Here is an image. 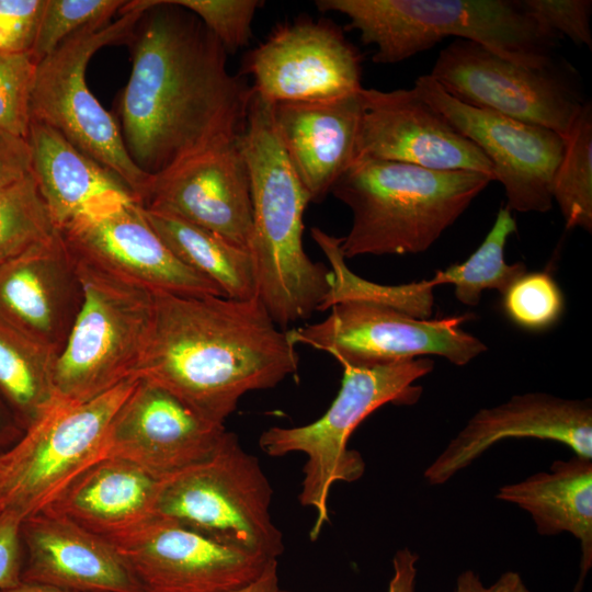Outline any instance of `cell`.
<instances>
[{"label":"cell","instance_id":"38","mask_svg":"<svg viewBox=\"0 0 592 592\" xmlns=\"http://www.w3.org/2000/svg\"><path fill=\"white\" fill-rule=\"evenodd\" d=\"M46 0H0V53L32 54Z\"/></svg>","mask_w":592,"mask_h":592},{"label":"cell","instance_id":"42","mask_svg":"<svg viewBox=\"0 0 592 592\" xmlns=\"http://www.w3.org/2000/svg\"><path fill=\"white\" fill-rule=\"evenodd\" d=\"M419 556L405 547L392 558V576L387 592H414Z\"/></svg>","mask_w":592,"mask_h":592},{"label":"cell","instance_id":"13","mask_svg":"<svg viewBox=\"0 0 592 592\" xmlns=\"http://www.w3.org/2000/svg\"><path fill=\"white\" fill-rule=\"evenodd\" d=\"M57 230L76 260L152 292L225 296L168 249L132 197L101 202Z\"/></svg>","mask_w":592,"mask_h":592},{"label":"cell","instance_id":"44","mask_svg":"<svg viewBox=\"0 0 592 592\" xmlns=\"http://www.w3.org/2000/svg\"><path fill=\"white\" fill-rule=\"evenodd\" d=\"M234 592H282L280 589L277 559L271 560L255 581Z\"/></svg>","mask_w":592,"mask_h":592},{"label":"cell","instance_id":"14","mask_svg":"<svg viewBox=\"0 0 592 592\" xmlns=\"http://www.w3.org/2000/svg\"><path fill=\"white\" fill-rule=\"evenodd\" d=\"M413 88L488 158L511 212L545 213L551 208L553 177L565 147L559 134L465 104L430 75L420 76Z\"/></svg>","mask_w":592,"mask_h":592},{"label":"cell","instance_id":"21","mask_svg":"<svg viewBox=\"0 0 592 592\" xmlns=\"http://www.w3.org/2000/svg\"><path fill=\"white\" fill-rule=\"evenodd\" d=\"M81 301L77 264L58 230L0 264V316L56 354Z\"/></svg>","mask_w":592,"mask_h":592},{"label":"cell","instance_id":"19","mask_svg":"<svg viewBox=\"0 0 592 592\" xmlns=\"http://www.w3.org/2000/svg\"><path fill=\"white\" fill-rule=\"evenodd\" d=\"M226 431L167 389L138 378L112 419L105 456L128 460L161 480L208 458Z\"/></svg>","mask_w":592,"mask_h":592},{"label":"cell","instance_id":"43","mask_svg":"<svg viewBox=\"0 0 592 592\" xmlns=\"http://www.w3.org/2000/svg\"><path fill=\"white\" fill-rule=\"evenodd\" d=\"M23 431L11 411L0 397V454L12 447L22 436Z\"/></svg>","mask_w":592,"mask_h":592},{"label":"cell","instance_id":"46","mask_svg":"<svg viewBox=\"0 0 592 592\" xmlns=\"http://www.w3.org/2000/svg\"><path fill=\"white\" fill-rule=\"evenodd\" d=\"M282 592H288V591H284V590H282Z\"/></svg>","mask_w":592,"mask_h":592},{"label":"cell","instance_id":"30","mask_svg":"<svg viewBox=\"0 0 592 592\" xmlns=\"http://www.w3.org/2000/svg\"><path fill=\"white\" fill-rule=\"evenodd\" d=\"M516 229L512 212L506 206L499 208L493 226L481 244L464 262L436 271L433 281L437 286L453 285L456 299L466 306H477L482 292L487 289L503 294L526 272L523 262L509 264L504 259L505 243Z\"/></svg>","mask_w":592,"mask_h":592},{"label":"cell","instance_id":"20","mask_svg":"<svg viewBox=\"0 0 592 592\" xmlns=\"http://www.w3.org/2000/svg\"><path fill=\"white\" fill-rule=\"evenodd\" d=\"M523 437L554 441L592 459L591 400L526 392L480 409L425 468L423 477L429 485L441 486L494 444Z\"/></svg>","mask_w":592,"mask_h":592},{"label":"cell","instance_id":"6","mask_svg":"<svg viewBox=\"0 0 592 592\" xmlns=\"http://www.w3.org/2000/svg\"><path fill=\"white\" fill-rule=\"evenodd\" d=\"M341 366V387L319 419L300 426H271L259 437L260 448L269 456L296 452L306 455L298 499L303 506L316 512L309 533L311 540L318 538L329 522L328 500L333 485L354 482L365 473L362 455L348 447L354 430L386 403L417 402L422 388L414 383L431 373L434 363L429 357H419L371 366Z\"/></svg>","mask_w":592,"mask_h":592},{"label":"cell","instance_id":"5","mask_svg":"<svg viewBox=\"0 0 592 592\" xmlns=\"http://www.w3.org/2000/svg\"><path fill=\"white\" fill-rule=\"evenodd\" d=\"M316 7L344 15L346 27L375 46L376 64L403 61L446 37L477 43L527 67L554 61L557 39L539 27L521 0H318Z\"/></svg>","mask_w":592,"mask_h":592},{"label":"cell","instance_id":"9","mask_svg":"<svg viewBox=\"0 0 592 592\" xmlns=\"http://www.w3.org/2000/svg\"><path fill=\"white\" fill-rule=\"evenodd\" d=\"M75 261L82 301L56 361L54 389L57 400L84 402L135 376L150 335L155 296Z\"/></svg>","mask_w":592,"mask_h":592},{"label":"cell","instance_id":"4","mask_svg":"<svg viewBox=\"0 0 592 592\" xmlns=\"http://www.w3.org/2000/svg\"><path fill=\"white\" fill-rule=\"evenodd\" d=\"M491 181V175L476 171L354 161L330 192L353 215L350 231L341 238L343 257L426 251Z\"/></svg>","mask_w":592,"mask_h":592},{"label":"cell","instance_id":"32","mask_svg":"<svg viewBox=\"0 0 592 592\" xmlns=\"http://www.w3.org/2000/svg\"><path fill=\"white\" fill-rule=\"evenodd\" d=\"M56 230L32 173L0 192V264L44 241Z\"/></svg>","mask_w":592,"mask_h":592},{"label":"cell","instance_id":"33","mask_svg":"<svg viewBox=\"0 0 592 592\" xmlns=\"http://www.w3.org/2000/svg\"><path fill=\"white\" fill-rule=\"evenodd\" d=\"M125 0H46L32 57L38 64L62 42L92 25L112 21Z\"/></svg>","mask_w":592,"mask_h":592},{"label":"cell","instance_id":"10","mask_svg":"<svg viewBox=\"0 0 592 592\" xmlns=\"http://www.w3.org/2000/svg\"><path fill=\"white\" fill-rule=\"evenodd\" d=\"M138 383L129 377L84 402L55 400L1 454L0 512L22 519L49 506L88 467L105 456L113 417Z\"/></svg>","mask_w":592,"mask_h":592},{"label":"cell","instance_id":"41","mask_svg":"<svg viewBox=\"0 0 592 592\" xmlns=\"http://www.w3.org/2000/svg\"><path fill=\"white\" fill-rule=\"evenodd\" d=\"M453 592H532L517 571L503 572L490 585H486L473 570L463 571L456 579Z\"/></svg>","mask_w":592,"mask_h":592},{"label":"cell","instance_id":"8","mask_svg":"<svg viewBox=\"0 0 592 592\" xmlns=\"http://www.w3.org/2000/svg\"><path fill=\"white\" fill-rule=\"evenodd\" d=\"M157 0L128 1L118 18L92 25L62 42L36 66L31 121L48 125L117 177L141 204L151 175L129 157L118 124L86 80L92 56L102 47L127 43L136 24Z\"/></svg>","mask_w":592,"mask_h":592},{"label":"cell","instance_id":"28","mask_svg":"<svg viewBox=\"0 0 592 592\" xmlns=\"http://www.w3.org/2000/svg\"><path fill=\"white\" fill-rule=\"evenodd\" d=\"M57 357L0 316V397L23 432L56 400Z\"/></svg>","mask_w":592,"mask_h":592},{"label":"cell","instance_id":"29","mask_svg":"<svg viewBox=\"0 0 592 592\" xmlns=\"http://www.w3.org/2000/svg\"><path fill=\"white\" fill-rule=\"evenodd\" d=\"M310 236L328 259L331 271L330 289L318 311L330 309L343 300H365L415 318L430 319L434 306L433 291L436 287L432 277L401 285L371 282L349 269L340 248L341 238L333 237L318 227L310 229Z\"/></svg>","mask_w":592,"mask_h":592},{"label":"cell","instance_id":"16","mask_svg":"<svg viewBox=\"0 0 592 592\" xmlns=\"http://www.w3.org/2000/svg\"><path fill=\"white\" fill-rule=\"evenodd\" d=\"M243 66L253 78V92L272 104L332 100L363 89L360 53L322 20L280 26Z\"/></svg>","mask_w":592,"mask_h":592},{"label":"cell","instance_id":"26","mask_svg":"<svg viewBox=\"0 0 592 592\" xmlns=\"http://www.w3.org/2000/svg\"><path fill=\"white\" fill-rule=\"evenodd\" d=\"M27 141L31 173L56 229L101 202L135 200L117 177L48 125L31 121Z\"/></svg>","mask_w":592,"mask_h":592},{"label":"cell","instance_id":"2","mask_svg":"<svg viewBox=\"0 0 592 592\" xmlns=\"http://www.w3.org/2000/svg\"><path fill=\"white\" fill-rule=\"evenodd\" d=\"M149 340L135 376L158 385L205 419L225 424L249 391L298 371L288 330L260 299L153 292Z\"/></svg>","mask_w":592,"mask_h":592},{"label":"cell","instance_id":"31","mask_svg":"<svg viewBox=\"0 0 592 592\" xmlns=\"http://www.w3.org/2000/svg\"><path fill=\"white\" fill-rule=\"evenodd\" d=\"M551 183L567 229L592 231V104L587 101L563 138Z\"/></svg>","mask_w":592,"mask_h":592},{"label":"cell","instance_id":"47","mask_svg":"<svg viewBox=\"0 0 592 592\" xmlns=\"http://www.w3.org/2000/svg\"><path fill=\"white\" fill-rule=\"evenodd\" d=\"M0 459H1V454H0Z\"/></svg>","mask_w":592,"mask_h":592},{"label":"cell","instance_id":"23","mask_svg":"<svg viewBox=\"0 0 592 592\" xmlns=\"http://www.w3.org/2000/svg\"><path fill=\"white\" fill-rule=\"evenodd\" d=\"M361 90L332 100L273 104L278 139L310 202L330 193L355 161L363 113Z\"/></svg>","mask_w":592,"mask_h":592},{"label":"cell","instance_id":"11","mask_svg":"<svg viewBox=\"0 0 592 592\" xmlns=\"http://www.w3.org/2000/svg\"><path fill=\"white\" fill-rule=\"evenodd\" d=\"M323 320L287 329L291 341L323 351L341 365L371 366L442 356L464 366L487 350L460 325L467 316L421 319L365 300H343Z\"/></svg>","mask_w":592,"mask_h":592},{"label":"cell","instance_id":"40","mask_svg":"<svg viewBox=\"0 0 592 592\" xmlns=\"http://www.w3.org/2000/svg\"><path fill=\"white\" fill-rule=\"evenodd\" d=\"M31 173V149L26 138L0 129V192Z\"/></svg>","mask_w":592,"mask_h":592},{"label":"cell","instance_id":"15","mask_svg":"<svg viewBox=\"0 0 592 592\" xmlns=\"http://www.w3.org/2000/svg\"><path fill=\"white\" fill-rule=\"evenodd\" d=\"M106 539L144 592H234L255 581L273 560L155 515Z\"/></svg>","mask_w":592,"mask_h":592},{"label":"cell","instance_id":"36","mask_svg":"<svg viewBox=\"0 0 592 592\" xmlns=\"http://www.w3.org/2000/svg\"><path fill=\"white\" fill-rule=\"evenodd\" d=\"M36 66L31 54L0 53V129L26 139Z\"/></svg>","mask_w":592,"mask_h":592},{"label":"cell","instance_id":"39","mask_svg":"<svg viewBox=\"0 0 592 592\" xmlns=\"http://www.w3.org/2000/svg\"><path fill=\"white\" fill-rule=\"evenodd\" d=\"M22 520L14 512H0V591L21 582L23 568Z\"/></svg>","mask_w":592,"mask_h":592},{"label":"cell","instance_id":"22","mask_svg":"<svg viewBox=\"0 0 592 592\" xmlns=\"http://www.w3.org/2000/svg\"><path fill=\"white\" fill-rule=\"evenodd\" d=\"M21 581L72 592H144L114 546L45 508L22 520Z\"/></svg>","mask_w":592,"mask_h":592},{"label":"cell","instance_id":"18","mask_svg":"<svg viewBox=\"0 0 592 592\" xmlns=\"http://www.w3.org/2000/svg\"><path fill=\"white\" fill-rule=\"evenodd\" d=\"M241 138L151 175L141 207L179 217L250 250L251 185Z\"/></svg>","mask_w":592,"mask_h":592},{"label":"cell","instance_id":"27","mask_svg":"<svg viewBox=\"0 0 592 592\" xmlns=\"http://www.w3.org/2000/svg\"><path fill=\"white\" fill-rule=\"evenodd\" d=\"M144 215L168 249L186 266L216 284L231 299L258 297L250 250L167 213L143 207Z\"/></svg>","mask_w":592,"mask_h":592},{"label":"cell","instance_id":"7","mask_svg":"<svg viewBox=\"0 0 592 592\" xmlns=\"http://www.w3.org/2000/svg\"><path fill=\"white\" fill-rule=\"evenodd\" d=\"M272 496L259 459L226 431L208 458L160 480L152 515L221 545L277 559L284 544L271 516Z\"/></svg>","mask_w":592,"mask_h":592},{"label":"cell","instance_id":"35","mask_svg":"<svg viewBox=\"0 0 592 592\" xmlns=\"http://www.w3.org/2000/svg\"><path fill=\"white\" fill-rule=\"evenodd\" d=\"M194 14L218 41L226 53L246 47L252 36V23L259 0H172Z\"/></svg>","mask_w":592,"mask_h":592},{"label":"cell","instance_id":"25","mask_svg":"<svg viewBox=\"0 0 592 592\" xmlns=\"http://www.w3.org/2000/svg\"><path fill=\"white\" fill-rule=\"evenodd\" d=\"M496 498L526 511L542 536L571 534L580 543V592L592 567V459L573 454L548 471L498 489Z\"/></svg>","mask_w":592,"mask_h":592},{"label":"cell","instance_id":"34","mask_svg":"<svg viewBox=\"0 0 592 592\" xmlns=\"http://www.w3.org/2000/svg\"><path fill=\"white\" fill-rule=\"evenodd\" d=\"M506 317L528 331L551 328L562 316L563 294L547 272H525L502 294Z\"/></svg>","mask_w":592,"mask_h":592},{"label":"cell","instance_id":"24","mask_svg":"<svg viewBox=\"0 0 592 592\" xmlns=\"http://www.w3.org/2000/svg\"><path fill=\"white\" fill-rule=\"evenodd\" d=\"M160 479L141 467L104 456L80 474L47 508L111 538L153 514Z\"/></svg>","mask_w":592,"mask_h":592},{"label":"cell","instance_id":"37","mask_svg":"<svg viewBox=\"0 0 592 592\" xmlns=\"http://www.w3.org/2000/svg\"><path fill=\"white\" fill-rule=\"evenodd\" d=\"M525 11L551 37L565 36L592 47L590 0H521Z\"/></svg>","mask_w":592,"mask_h":592},{"label":"cell","instance_id":"12","mask_svg":"<svg viewBox=\"0 0 592 592\" xmlns=\"http://www.w3.org/2000/svg\"><path fill=\"white\" fill-rule=\"evenodd\" d=\"M429 75L465 104L545 127L562 138L587 102L560 65H519L466 39L443 48Z\"/></svg>","mask_w":592,"mask_h":592},{"label":"cell","instance_id":"3","mask_svg":"<svg viewBox=\"0 0 592 592\" xmlns=\"http://www.w3.org/2000/svg\"><path fill=\"white\" fill-rule=\"evenodd\" d=\"M272 109L252 93L241 147L251 185L250 252L258 298L274 322L287 330L318 311L330 289L331 271L304 249V213L310 198L281 145Z\"/></svg>","mask_w":592,"mask_h":592},{"label":"cell","instance_id":"17","mask_svg":"<svg viewBox=\"0 0 592 592\" xmlns=\"http://www.w3.org/2000/svg\"><path fill=\"white\" fill-rule=\"evenodd\" d=\"M356 157L489 174L488 158L412 89H362Z\"/></svg>","mask_w":592,"mask_h":592},{"label":"cell","instance_id":"45","mask_svg":"<svg viewBox=\"0 0 592 592\" xmlns=\"http://www.w3.org/2000/svg\"><path fill=\"white\" fill-rule=\"evenodd\" d=\"M0 592H72V591H68V590L48 585V584L21 581L16 585L1 590Z\"/></svg>","mask_w":592,"mask_h":592},{"label":"cell","instance_id":"1","mask_svg":"<svg viewBox=\"0 0 592 592\" xmlns=\"http://www.w3.org/2000/svg\"><path fill=\"white\" fill-rule=\"evenodd\" d=\"M132 71L115 119L134 163L160 174L242 137L252 98L203 23L172 0H157L127 43Z\"/></svg>","mask_w":592,"mask_h":592}]
</instances>
